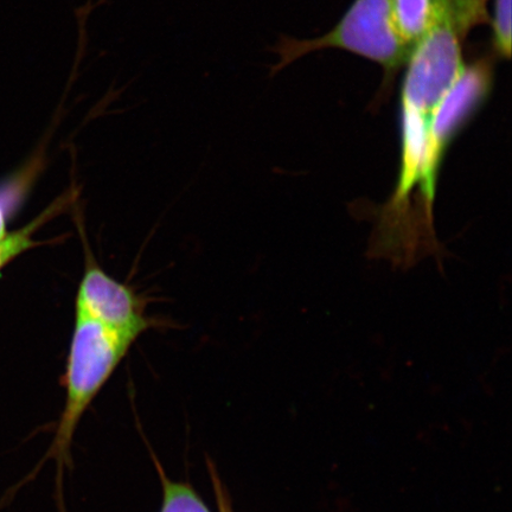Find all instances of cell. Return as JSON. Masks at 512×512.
<instances>
[{"label": "cell", "instance_id": "obj_1", "mask_svg": "<svg viewBox=\"0 0 512 512\" xmlns=\"http://www.w3.org/2000/svg\"><path fill=\"white\" fill-rule=\"evenodd\" d=\"M134 342V339L93 320L75 316L64 375L66 405L47 454V459L54 458L59 466L60 488L63 469L69 464L70 447L83 414L111 379Z\"/></svg>", "mask_w": 512, "mask_h": 512}, {"label": "cell", "instance_id": "obj_2", "mask_svg": "<svg viewBox=\"0 0 512 512\" xmlns=\"http://www.w3.org/2000/svg\"><path fill=\"white\" fill-rule=\"evenodd\" d=\"M338 48L381 64L387 74L406 64L413 47L396 27L392 0H355L334 29L313 40L283 38L275 51L280 61L274 72L313 51Z\"/></svg>", "mask_w": 512, "mask_h": 512}, {"label": "cell", "instance_id": "obj_3", "mask_svg": "<svg viewBox=\"0 0 512 512\" xmlns=\"http://www.w3.org/2000/svg\"><path fill=\"white\" fill-rule=\"evenodd\" d=\"M465 32L445 15L415 44L407 61L401 104L431 117L435 107L464 72L462 38Z\"/></svg>", "mask_w": 512, "mask_h": 512}, {"label": "cell", "instance_id": "obj_4", "mask_svg": "<svg viewBox=\"0 0 512 512\" xmlns=\"http://www.w3.org/2000/svg\"><path fill=\"white\" fill-rule=\"evenodd\" d=\"M86 270L75 300V316L93 320L118 334L137 338L152 326L142 298L96 264L87 253Z\"/></svg>", "mask_w": 512, "mask_h": 512}, {"label": "cell", "instance_id": "obj_5", "mask_svg": "<svg viewBox=\"0 0 512 512\" xmlns=\"http://www.w3.org/2000/svg\"><path fill=\"white\" fill-rule=\"evenodd\" d=\"M491 86V64L486 60L478 61L465 66L457 82L435 107L428 127L427 150V177L432 188L447 144L484 104Z\"/></svg>", "mask_w": 512, "mask_h": 512}, {"label": "cell", "instance_id": "obj_6", "mask_svg": "<svg viewBox=\"0 0 512 512\" xmlns=\"http://www.w3.org/2000/svg\"><path fill=\"white\" fill-rule=\"evenodd\" d=\"M401 113L402 164L399 197L406 196L415 183L421 182L422 189L432 200L434 190L427 177L428 127L431 117L406 104H401Z\"/></svg>", "mask_w": 512, "mask_h": 512}, {"label": "cell", "instance_id": "obj_7", "mask_svg": "<svg viewBox=\"0 0 512 512\" xmlns=\"http://www.w3.org/2000/svg\"><path fill=\"white\" fill-rule=\"evenodd\" d=\"M392 8L403 40L414 48L443 18L446 0H392Z\"/></svg>", "mask_w": 512, "mask_h": 512}, {"label": "cell", "instance_id": "obj_8", "mask_svg": "<svg viewBox=\"0 0 512 512\" xmlns=\"http://www.w3.org/2000/svg\"><path fill=\"white\" fill-rule=\"evenodd\" d=\"M72 200L73 196L68 192V194L57 198L53 204H50L40 216H37L27 226L14 230V232H6L0 238V271L8 266L10 262L17 259L19 255L30 251L32 248L41 246V242L34 240V235L38 232V229L57 215H60Z\"/></svg>", "mask_w": 512, "mask_h": 512}, {"label": "cell", "instance_id": "obj_9", "mask_svg": "<svg viewBox=\"0 0 512 512\" xmlns=\"http://www.w3.org/2000/svg\"><path fill=\"white\" fill-rule=\"evenodd\" d=\"M155 463L163 488L160 512H211L191 485L170 479L157 459Z\"/></svg>", "mask_w": 512, "mask_h": 512}, {"label": "cell", "instance_id": "obj_10", "mask_svg": "<svg viewBox=\"0 0 512 512\" xmlns=\"http://www.w3.org/2000/svg\"><path fill=\"white\" fill-rule=\"evenodd\" d=\"M494 43L499 55L509 59L511 54V0H495Z\"/></svg>", "mask_w": 512, "mask_h": 512}, {"label": "cell", "instance_id": "obj_11", "mask_svg": "<svg viewBox=\"0 0 512 512\" xmlns=\"http://www.w3.org/2000/svg\"><path fill=\"white\" fill-rule=\"evenodd\" d=\"M211 478H213L215 495L217 503H219L220 512H233L232 507H230L228 497L224 494L219 477L216 476L215 472H211Z\"/></svg>", "mask_w": 512, "mask_h": 512}, {"label": "cell", "instance_id": "obj_12", "mask_svg": "<svg viewBox=\"0 0 512 512\" xmlns=\"http://www.w3.org/2000/svg\"><path fill=\"white\" fill-rule=\"evenodd\" d=\"M6 219H8V210H6L3 203L0 202V238L8 232V230H6Z\"/></svg>", "mask_w": 512, "mask_h": 512}]
</instances>
